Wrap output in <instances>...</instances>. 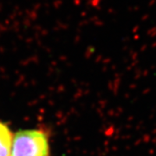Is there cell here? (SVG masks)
<instances>
[{
	"instance_id": "cell-1",
	"label": "cell",
	"mask_w": 156,
	"mask_h": 156,
	"mask_svg": "<svg viewBox=\"0 0 156 156\" xmlns=\"http://www.w3.org/2000/svg\"><path fill=\"white\" fill-rule=\"evenodd\" d=\"M46 134L39 130H23L12 137L11 156H49Z\"/></svg>"
},
{
	"instance_id": "cell-2",
	"label": "cell",
	"mask_w": 156,
	"mask_h": 156,
	"mask_svg": "<svg viewBox=\"0 0 156 156\" xmlns=\"http://www.w3.org/2000/svg\"><path fill=\"white\" fill-rule=\"evenodd\" d=\"M12 134L8 126L0 122V156L11 155Z\"/></svg>"
}]
</instances>
